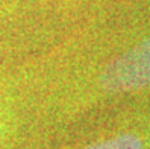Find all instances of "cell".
I'll return each instance as SVG.
<instances>
[{"label": "cell", "mask_w": 150, "mask_h": 149, "mask_svg": "<svg viewBox=\"0 0 150 149\" xmlns=\"http://www.w3.org/2000/svg\"><path fill=\"white\" fill-rule=\"evenodd\" d=\"M37 66L0 68V149H29Z\"/></svg>", "instance_id": "1"}, {"label": "cell", "mask_w": 150, "mask_h": 149, "mask_svg": "<svg viewBox=\"0 0 150 149\" xmlns=\"http://www.w3.org/2000/svg\"><path fill=\"white\" fill-rule=\"evenodd\" d=\"M14 11H15V6H2L0 8V21L9 19L14 14Z\"/></svg>", "instance_id": "2"}]
</instances>
